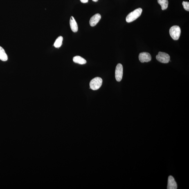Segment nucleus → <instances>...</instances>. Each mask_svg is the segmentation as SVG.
<instances>
[{"instance_id":"nucleus-3","label":"nucleus","mask_w":189,"mask_h":189,"mask_svg":"<svg viewBox=\"0 0 189 189\" xmlns=\"http://www.w3.org/2000/svg\"><path fill=\"white\" fill-rule=\"evenodd\" d=\"M102 79L100 77H95L90 83V89L96 91L99 89L102 84Z\"/></svg>"},{"instance_id":"nucleus-8","label":"nucleus","mask_w":189,"mask_h":189,"mask_svg":"<svg viewBox=\"0 0 189 189\" xmlns=\"http://www.w3.org/2000/svg\"><path fill=\"white\" fill-rule=\"evenodd\" d=\"M101 16L100 14L97 13L93 16L90 19V25L92 27H93L97 25L100 20Z\"/></svg>"},{"instance_id":"nucleus-15","label":"nucleus","mask_w":189,"mask_h":189,"mask_svg":"<svg viewBox=\"0 0 189 189\" xmlns=\"http://www.w3.org/2000/svg\"><path fill=\"white\" fill-rule=\"evenodd\" d=\"M82 3H86L88 2V0H80Z\"/></svg>"},{"instance_id":"nucleus-13","label":"nucleus","mask_w":189,"mask_h":189,"mask_svg":"<svg viewBox=\"0 0 189 189\" xmlns=\"http://www.w3.org/2000/svg\"><path fill=\"white\" fill-rule=\"evenodd\" d=\"M63 38L62 36H60L57 38L54 43V46L55 48H59L62 46V44Z\"/></svg>"},{"instance_id":"nucleus-11","label":"nucleus","mask_w":189,"mask_h":189,"mask_svg":"<svg viewBox=\"0 0 189 189\" xmlns=\"http://www.w3.org/2000/svg\"><path fill=\"white\" fill-rule=\"evenodd\" d=\"M0 60L3 62L8 60V57L3 48L0 46Z\"/></svg>"},{"instance_id":"nucleus-7","label":"nucleus","mask_w":189,"mask_h":189,"mask_svg":"<svg viewBox=\"0 0 189 189\" xmlns=\"http://www.w3.org/2000/svg\"><path fill=\"white\" fill-rule=\"evenodd\" d=\"M177 188V183H176L174 178L172 176H169L168 178L167 189H176Z\"/></svg>"},{"instance_id":"nucleus-12","label":"nucleus","mask_w":189,"mask_h":189,"mask_svg":"<svg viewBox=\"0 0 189 189\" xmlns=\"http://www.w3.org/2000/svg\"><path fill=\"white\" fill-rule=\"evenodd\" d=\"M158 3L161 5V9L166 10L168 8V0H158Z\"/></svg>"},{"instance_id":"nucleus-9","label":"nucleus","mask_w":189,"mask_h":189,"mask_svg":"<svg viewBox=\"0 0 189 189\" xmlns=\"http://www.w3.org/2000/svg\"><path fill=\"white\" fill-rule=\"evenodd\" d=\"M70 25L72 31L74 32H76L78 31V27L77 23L73 16H71L70 18Z\"/></svg>"},{"instance_id":"nucleus-6","label":"nucleus","mask_w":189,"mask_h":189,"mask_svg":"<svg viewBox=\"0 0 189 189\" xmlns=\"http://www.w3.org/2000/svg\"><path fill=\"white\" fill-rule=\"evenodd\" d=\"M139 59L142 63L147 62L151 61L152 57L150 53L147 52H142L139 55Z\"/></svg>"},{"instance_id":"nucleus-2","label":"nucleus","mask_w":189,"mask_h":189,"mask_svg":"<svg viewBox=\"0 0 189 189\" xmlns=\"http://www.w3.org/2000/svg\"><path fill=\"white\" fill-rule=\"evenodd\" d=\"M170 34L171 37L174 40H177L179 39L181 34V29L178 26H173L170 28Z\"/></svg>"},{"instance_id":"nucleus-10","label":"nucleus","mask_w":189,"mask_h":189,"mask_svg":"<svg viewBox=\"0 0 189 189\" xmlns=\"http://www.w3.org/2000/svg\"><path fill=\"white\" fill-rule=\"evenodd\" d=\"M73 61L75 63L81 64H85L87 63V61L85 59L79 56H76L74 57Z\"/></svg>"},{"instance_id":"nucleus-14","label":"nucleus","mask_w":189,"mask_h":189,"mask_svg":"<svg viewBox=\"0 0 189 189\" xmlns=\"http://www.w3.org/2000/svg\"><path fill=\"white\" fill-rule=\"evenodd\" d=\"M183 8L187 11H189V2L188 1H183L182 3Z\"/></svg>"},{"instance_id":"nucleus-5","label":"nucleus","mask_w":189,"mask_h":189,"mask_svg":"<svg viewBox=\"0 0 189 189\" xmlns=\"http://www.w3.org/2000/svg\"><path fill=\"white\" fill-rule=\"evenodd\" d=\"M123 75V66L121 64H118L117 65L115 70V78L117 81L120 82L121 81Z\"/></svg>"},{"instance_id":"nucleus-1","label":"nucleus","mask_w":189,"mask_h":189,"mask_svg":"<svg viewBox=\"0 0 189 189\" xmlns=\"http://www.w3.org/2000/svg\"><path fill=\"white\" fill-rule=\"evenodd\" d=\"M142 9L139 8L131 12L126 17V20L127 23H131L136 20L139 17L142 13Z\"/></svg>"},{"instance_id":"nucleus-16","label":"nucleus","mask_w":189,"mask_h":189,"mask_svg":"<svg viewBox=\"0 0 189 189\" xmlns=\"http://www.w3.org/2000/svg\"><path fill=\"white\" fill-rule=\"evenodd\" d=\"M93 1L97 2L98 1V0H93Z\"/></svg>"},{"instance_id":"nucleus-4","label":"nucleus","mask_w":189,"mask_h":189,"mask_svg":"<svg viewBox=\"0 0 189 189\" xmlns=\"http://www.w3.org/2000/svg\"><path fill=\"white\" fill-rule=\"evenodd\" d=\"M156 58L159 62L164 64H167L170 60V57L168 54L161 52L158 53Z\"/></svg>"}]
</instances>
